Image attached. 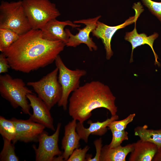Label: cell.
Returning <instances> with one entry per match:
<instances>
[{
  "instance_id": "obj_1",
  "label": "cell",
  "mask_w": 161,
  "mask_h": 161,
  "mask_svg": "<svg viewBox=\"0 0 161 161\" xmlns=\"http://www.w3.org/2000/svg\"><path fill=\"white\" fill-rule=\"evenodd\" d=\"M65 46L61 41L43 38L40 29H31L3 52L11 69L29 73L52 63Z\"/></svg>"
},
{
  "instance_id": "obj_2",
  "label": "cell",
  "mask_w": 161,
  "mask_h": 161,
  "mask_svg": "<svg viewBox=\"0 0 161 161\" xmlns=\"http://www.w3.org/2000/svg\"><path fill=\"white\" fill-rule=\"evenodd\" d=\"M116 97L109 87L97 80L86 83L72 92L69 99L68 112L75 120L83 123L95 109L108 110L112 116L117 114Z\"/></svg>"
},
{
  "instance_id": "obj_3",
  "label": "cell",
  "mask_w": 161,
  "mask_h": 161,
  "mask_svg": "<svg viewBox=\"0 0 161 161\" xmlns=\"http://www.w3.org/2000/svg\"><path fill=\"white\" fill-rule=\"evenodd\" d=\"M0 93L13 108L20 107L24 114L31 115L27 96L33 93L26 86L22 79L13 78L7 74L0 75Z\"/></svg>"
},
{
  "instance_id": "obj_4",
  "label": "cell",
  "mask_w": 161,
  "mask_h": 161,
  "mask_svg": "<svg viewBox=\"0 0 161 161\" xmlns=\"http://www.w3.org/2000/svg\"><path fill=\"white\" fill-rule=\"evenodd\" d=\"M10 30L20 35L32 29L22 1H2L0 5V28Z\"/></svg>"
},
{
  "instance_id": "obj_5",
  "label": "cell",
  "mask_w": 161,
  "mask_h": 161,
  "mask_svg": "<svg viewBox=\"0 0 161 161\" xmlns=\"http://www.w3.org/2000/svg\"><path fill=\"white\" fill-rule=\"evenodd\" d=\"M22 3L32 29L40 30L61 14L55 4L49 0H23Z\"/></svg>"
},
{
  "instance_id": "obj_6",
  "label": "cell",
  "mask_w": 161,
  "mask_h": 161,
  "mask_svg": "<svg viewBox=\"0 0 161 161\" xmlns=\"http://www.w3.org/2000/svg\"><path fill=\"white\" fill-rule=\"evenodd\" d=\"M57 67L44 76L39 80L29 82L27 85L31 86L38 97L51 109L58 103L62 95L61 86L58 79Z\"/></svg>"
},
{
  "instance_id": "obj_7",
  "label": "cell",
  "mask_w": 161,
  "mask_h": 161,
  "mask_svg": "<svg viewBox=\"0 0 161 161\" xmlns=\"http://www.w3.org/2000/svg\"><path fill=\"white\" fill-rule=\"evenodd\" d=\"M55 61L56 67L58 69V79L62 91L61 97L57 104L58 106L62 107L65 110L67 109L70 94L80 86V79L86 75L87 72L84 69H69L65 65L59 55Z\"/></svg>"
},
{
  "instance_id": "obj_8",
  "label": "cell",
  "mask_w": 161,
  "mask_h": 161,
  "mask_svg": "<svg viewBox=\"0 0 161 161\" xmlns=\"http://www.w3.org/2000/svg\"><path fill=\"white\" fill-rule=\"evenodd\" d=\"M132 7L135 11V15L129 17L123 23L116 26H111L98 21L96 28L92 32L93 36L101 40L106 50V58L107 60L110 59L113 54L111 47V41L114 33L119 29L125 28L134 22L144 10L140 2L134 3Z\"/></svg>"
},
{
  "instance_id": "obj_9",
  "label": "cell",
  "mask_w": 161,
  "mask_h": 161,
  "mask_svg": "<svg viewBox=\"0 0 161 161\" xmlns=\"http://www.w3.org/2000/svg\"><path fill=\"white\" fill-rule=\"evenodd\" d=\"M61 125V123L58 124L55 131L51 135H48L44 131L40 134L38 148L35 145H33L35 153V161H54L56 156L62 154L58 144Z\"/></svg>"
},
{
  "instance_id": "obj_10",
  "label": "cell",
  "mask_w": 161,
  "mask_h": 161,
  "mask_svg": "<svg viewBox=\"0 0 161 161\" xmlns=\"http://www.w3.org/2000/svg\"><path fill=\"white\" fill-rule=\"evenodd\" d=\"M101 17V16L99 15L93 18L74 21L73 22L75 24H83L85 26L82 29L77 28L79 32L75 35L73 34L69 29H65L69 36L68 41L65 46L76 47L83 43L86 45L89 51L97 50V47L92 40V38L90 37V34L96 28L97 21Z\"/></svg>"
},
{
  "instance_id": "obj_11",
  "label": "cell",
  "mask_w": 161,
  "mask_h": 161,
  "mask_svg": "<svg viewBox=\"0 0 161 161\" xmlns=\"http://www.w3.org/2000/svg\"><path fill=\"white\" fill-rule=\"evenodd\" d=\"M11 119L15 124L16 132L14 144L18 141L25 143L38 142L40 135L45 128L29 119L24 120L13 117Z\"/></svg>"
},
{
  "instance_id": "obj_12",
  "label": "cell",
  "mask_w": 161,
  "mask_h": 161,
  "mask_svg": "<svg viewBox=\"0 0 161 161\" xmlns=\"http://www.w3.org/2000/svg\"><path fill=\"white\" fill-rule=\"evenodd\" d=\"M27 97L33 110L32 114L30 116L29 119L43 125L45 128L55 131L53 119L50 109L47 105L34 93L29 94Z\"/></svg>"
},
{
  "instance_id": "obj_13",
  "label": "cell",
  "mask_w": 161,
  "mask_h": 161,
  "mask_svg": "<svg viewBox=\"0 0 161 161\" xmlns=\"http://www.w3.org/2000/svg\"><path fill=\"white\" fill-rule=\"evenodd\" d=\"M69 26L72 28H78L80 25L75 24L67 20L60 21L56 18L52 19L48 22L40 30L42 36L45 39L52 41H61L65 44L67 42L69 36L64 28Z\"/></svg>"
},
{
  "instance_id": "obj_14",
  "label": "cell",
  "mask_w": 161,
  "mask_h": 161,
  "mask_svg": "<svg viewBox=\"0 0 161 161\" xmlns=\"http://www.w3.org/2000/svg\"><path fill=\"white\" fill-rule=\"evenodd\" d=\"M76 120L73 119L64 127V133L61 141V148L64 151L61 156L64 161H67L73 151L80 147L81 139L76 130Z\"/></svg>"
},
{
  "instance_id": "obj_15",
  "label": "cell",
  "mask_w": 161,
  "mask_h": 161,
  "mask_svg": "<svg viewBox=\"0 0 161 161\" xmlns=\"http://www.w3.org/2000/svg\"><path fill=\"white\" fill-rule=\"evenodd\" d=\"M119 118L118 116L116 114L102 122L97 121L93 122L89 120L87 122V123L89 125V127L87 128L84 127L83 123L78 122L77 124L76 130L81 139L87 143L90 134L100 136L104 135L107 131V127L108 125L113 121L117 120Z\"/></svg>"
},
{
  "instance_id": "obj_16",
  "label": "cell",
  "mask_w": 161,
  "mask_h": 161,
  "mask_svg": "<svg viewBox=\"0 0 161 161\" xmlns=\"http://www.w3.org/2000/svg\"><path fill=\"white\" fill-rule=\"evenodd\" d=\"M137 20L134 22V29L131 32H126L124 37L125 39L129 42L132 46L130 62L133 61V55L134 49L138 46L146 44L150 47L153 51L155 59V64L159 65L160 63L157 60L158 55L155 53L153 47L154 41L158 37L159 35L156 32H154L153 34L149 36H147L144 33L139 34L137 31L136 27Z\"/></svg>"
},
{
  "instance_id": "obj_17",
  "label": "cell",
  "mask_w": 161,
  "mask_h": 161,
  "mask_svg": "<svg viewBox=\"0 0 161 161\" xmlns=\"http://www.w3.org/2000/svg\"><path fill=\"white\" fill-rule=\"evenodd\" d=\"M133 144V149L130 152L129 161H152L158 149L155 144L141 139Z\"/></svg>"
},
{
  "instance_id": "obj_18",
  "label": "cell",
  "mask_w": 161,
  "mask_h": 161,
  "mask_svg": "<svg viewBox=\"0 0 161 161\" xmlns=\"http://www.w3.org/2000/svg\"><path fill=\"white\" fill-rule=\"evenodd\" d=\"M133 149V143L112 148L105 145L102 148L100 161H125L127 156Z\"/></svg>"
},
{
  "instance_id": "obj_19",
  "label": "cell",
  "mask_w": 161,
  "mask_h": 161,
  "mask_svg": "<svg viewBox=\"0 0 161 161\" xmlns=\"http://www.w3.org/2000/svg\"><path fill=\"white\" fill-rule=\"evenodd\" d=\"M146 125L137 126L134 129L135 136L140 139L149 141L156 145L158 148L161 147V129H149Z\"/></svg>"
},
{
  "instance_id": "obj_20",
  "label": "cell",
  "mask_w": 161,
  "mask_h": 161,
  "mask_svg": "<svg viewBox=\"0 0 161 161\" xmlns=\"http://www.w3.org/2000/svg\"><path fill=\"white\" fill-rule=\"evenodd\" d=\"M0 134L3 139L14 143L16 136V127L13 121L4 117L0 116Z\"/></svg>"
},
{
  "instance_id": "obj_21",
  "label": "cell",
  "mask_w": 161,
  "mask_h": 161,
  "mask_svg": "<svg viewBox=\"0 0 161 161\" xmlns=\"http://www.w3.org/2000/svg\"><path fill=\"white\" fill-rule=\"evenodd\" d=\"M20 35L10 30L0 28V51L4 52L19 38Z\"/></svg>"
},
{
  "instance_id": "obj_22",
  "label": "cell",
  "mask_w": 161,
  "mask_h": 161,
  "mask_svg": "<svg viewBox=\"0 0 161 161\" xmlns=\"http://www.w3.org/2000/svg\"><path fill=\"white\" fill-rule=\"evenodd\" d=\"M3 147L0 153V161H19L15 151V144L6 139H3Z\"/></svg>"
},
{
  "instance_id": "obj_23",
  "label": "cell",
  "mask_w": 161,
  "mask_h": 161,
  "mask_svg": "<svg viewBox=\"0 0 161 161\" xmlns=\"http://www.w3.org/2000/svg\"><path fill=\"white\" fill-rule=\"evenodd\" d=\"M110 130L112 134V139L110 143L108 145L109 148L120 145L123 141L128 140V132L125 130L119 131L113 129Z\"/></svg>"
},
{
  "instance_id": "obj_24",
  "label": "cell",
  "mask_w": 161,
  "mask_h": 161,
  "mask_svg": "<svg viewBox=\"0 0 161 161\" xmlns=\"http://www.w3.org/2000/svg\"><path fill=\"white\" fill-rule=\"evenodd\" d=\"M135 115V113L130 114L123 120H114L108 125V129L110 130L113 129L119 131L124 130L127 125L133 121Z\"/></svg>"
},
{
  "instance_id": "obj_25",
  "label": "cell",
  "mask_w": 161,
  "mask_h": 161,
  "mask_svg": "<svg viewBox=\"0 0 161 161\" xmlns=\"http://www.w3.org/2000/svg\"><path fill=\"white\" fill-rule=\"evenodd\" d=\"M143 4L161 22V2L152 0H142Z\"/></svg>"
},
{
  "instance_id": "obj_26",
  "label": "cell",
  "mask_w": 161,
  "mask_h": 161,
  "mask_svg": "<svg viewBox=\"0 0 161 161\" xmlns=\"http://www.w3.org/2000/svg\"><path fill=\"white\" fill-rule=\"evenodd\" d=\"M89 148L88 146L86 145L83 149H75L67 161H86V153Z\"/></svg>"
},
{
  "instance_id": "obj_27",
  "label": "cell",
  "mask_w": 161,
  "mask_h": 161,
  "mask_svg": "<svg viewBox=\"0 0 161 161\" xmlns=\"http://www.w3.org/2000/svg\"><path fill=\"white\" fill-rule=\"evenodd\" d=\"M102 140L101 138L96 139L94 141V144L96 149V153L95 157L92 158L91 155H87L86 161H100L102 148Z\"/></svg>"
},
{
  "instance_id": "obj_28",
  "label": "cell",
  "mask_w": 161,
  "mask_h": 161,
  "mask_svg": "<svg viewBox=\"0 0 161 161\" xmlns=\"http://www.w3.org/2000/svg\"><path fill=\"white\" fill-rule=\"evenodd\" d=\"M7 59L3 52L0 55V73H6L10 68Z\"/></svg>"
},
{
  "instance_id": "obj_29",
  "label": "cell",
  "mask_w": 161,
  "mask_h": 161,
  "mask_svg": "<svg viewBox=\"0 0 161 161\" xmlns=\"http://www.w3.org/2000/svg\"><path fill=\"white\" fill-rule=\"evenodd\" d=\"M152 161H161V147L158 148V150Z\"/></svg>"
}]
</instances>
